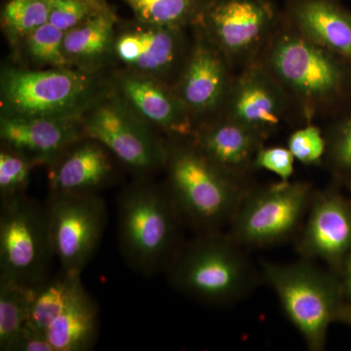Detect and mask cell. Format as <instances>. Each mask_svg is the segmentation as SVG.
Instances as JSON below:
<instances>
[{
  "label": "cell",
  "instance_id": "6da1fadb",
  "mask_svg": "<svg viewBox=\"0 0 351 351\" xmlns=\"http://www.w3.org/2000/svg\"><path fill=\"white\" fill-rule=\"evenodd\" d=\"M165 186L182 221L197 233L230 225L247 191L241 178L210 161L189 138H168Z\"/></svg>",
  "mask_w": 351,
  "mask_h": 351
},
{
  "label": "cell",
  "instance_id": "7a4b0ae2",
  "mask_svg": "<svg viewBox=\"0 0 351 351\" xmlns=\"http://www.w3.org/2000/svg\"><path fill=\"white\" fill-rule=\"evenodd\" d=\"M181 215L165 184L137 178L117 198L120 252L134 271L151 276L166 269L180 245Z\"/></svg>",
  "mask_w": 351,
  "mask_h": 351
},
{
  "label": "cell",
  "instance_id": "3957f363",
  "mask_svg": "<svg viewBox=\"0 0 351 351\" xmlns=\"http://www.w3.org/2000/svg\"><path fill=\"white\" fill-rule=\"evenodd\" d=\"M277 25L258 61L311 123L345 91L343 58L307 40L291 25Z\"/></svg>",
  "mask_w": 351,
  "mask_h": 351
},
{
  "label": "cell",
  "instance_id": "277c9868",
  "mask_svg": "<svg viewBox=\"0 0 351 351\" xmlns=\"http://www.w3.org/2000/svg\"><path fill=\"white\" fill-rule=\"evenodd\" d=\"M243 247L221 232L198 233L181 245L166 267L170 285L209 306L241 300L258 283V274Z\"/></svg>",
  "mask_w": 351,
  "mask_h": 351
},
{
  "label": "cell",
  "instance_id": "5b68a950",
  "mask_svg": "<svg viewBox=\"0 0 351 351\" xmlns=\"http://www.w3.org/2000/svg\"><path fill=\"white\" fill-rule=\"evenodd\" d=\"M105 93L98 71L11 66L0 76L1 117L78 119Z\"/></svg>",
  "mask_w": 351,
  "mask_h": 351
},
{
  "label": "cell",
  "instance_id": "8992f818",
  "mask_svg": "<svg viewBox=\"0 0 351 351\" xmlns=\"http://www.w3.org/2000/svg\"><path fill=\"white\" fill-rule=\"evenodd\" d=\"M261 265L263 278L307 348L322 350L328 329L343 304L339 284L308 258L286 265L262 261Z\"/></svg>",
  "mask_w": 351,
  "mask_h": 351
},
{
  "label": "cell",
  "instance_id": "52a82bcc",
  "mask_svg": "<svg viewBox=\"0 0 351 351\" xmlns=\"http://www.w3.org/2000/svg\"><path fill=\"white\" fill-rule=\"evenodd\" d=\"M82 124L87 138L103 145L138 178L165 167L168 140L138 119L112 91L95 101L83 115Z\"/></svg>",
  "mask_w": 351,
  "mask_h": 351
},
{
  "label": "cell",
  "instance_id": "ba28073f",
  "mask_svg": "<svg viewBox=\"0 0 351 351\" xmlns=\"http://www.w3.org/2000/svg\"><path fill=\"white\" fill-rule=\"evenodd\" d=\"M0 201V278L43 282L55 258L45 207L27 195Z\"/></svg>",
  "mask_w": 351,
  "mask_h": 351
},
{
  "label": "cell",
  "instance_id": "9c48e42d",
  "mask_svg": "<svg viewBox=\"0 0 351 351\" xmlns=\"http://www.w3.org/2000/svg\"><path fill=\"white\" fill-rule=\"evenodd\" d=\"M313 197L306 182L280 181L249 189L228 225V234L245 248L284 241L299 228Z\"/></svg>",
  "mask_w": 351,
  "mask_h": 351
},
{
  "label": "cell",
  "instance_id": "30bf717a",
  "mask_svg": "<svg viewBox=\"0 0 351 351\" xmlns=\"http://www.w3.org/2000/svg\"><path fill=\"white\" fill-rule=\"evenodd\" d=\"M45 209L54 257L64 271L82 274L107 228L106 200L101 195H50Z\"/></svg>",
  "mask_w": 351,
  "mask_h": 351
},
{
  "label": "cell",
  "instance_id": "8fae6325",
  "mask_svg": "<svg viewBox=\"0 0 351 351\" xmlns=\"http://www.w3.org/2000/svg\"><path fill=\"white\" fill-rule=\"evenodd\" d=\"M232 66L258 58L277 25L269 0H211L199 24ZM242 68V69H243Z\"/></svg>",
  "mask_w": 351,
  "mask_h": 351
},
{
  "label": "cell",
  "instance_id": "7c38bea8",
  "mask_svg": "<svg viewBox=\"0 0 351 351\" xmlns=\"http://www.w3.org/2000/svg\"><path fill=\"white\" fill-rule=\"evenodd\" d=\"M184 29L136 19L119 22L112 57L121 64V71L151 76L174 87L193 43H189Z\"/></svg>",
  "mask_w": 351,
  "mask_h": 351
},
{
  "label": "cell",
  "instance_id": "4fadbf2b",
  "mask_svg": "<svg viewBox=\"0 0 351 351\" xmlns=\"http://www.w3.org/2000/svg\"><path fill=\"white\" fill-rule=\"evenodd\" d=\"M193 34L174 89L198 126L223 110L234 75L232 64L199 25L193 27Z\"/></svg>",
  "mask_w": 351,
  "mask_h": 351
},
{
  "label": "cell",
  "instance_id": "5bb4252c",
  "mask_svg": "<svg viewBox=\"0 0 351 351\" xmlns=\"http://www.w3.org/2000/svg\"><path fill=\"white\" fill-rule=\"evenodd\" d=\"M292 106L283 88L256 60L234 76L221 115L267 140L285 123Z\"/></svg>",
  "mask_w": 351,
  "mask_h": 351
},
{
  "label": "cell",
  "instance_id": "9a60e30c",
  "mask_svg": "<svg viewBox=\"0 0 351 351\" xmlns=\"http://www.w3.org/2000/svg\"><path fill=\"white\" fill-rule=\"evenodd\" d=\"M110 91L138 119L168 138H189L195 134V120L168 83L121 71Z\"/></svg>",
  "mask_w": 351,
  "mask_h": 351
},
{
  "label": "cell",
  "instance_id": "2e32d148",
  "mask_svg": "<svg viewBox=\"0 0 351 351\" xmlns=\"http://www.w3.org/2000/svg\"><path fill=\"white\" fill-rule=\"evenodd\" d=\"M114 160L93 138L77 141L47 166L50 195H100L115 181Z\"/></svg>",
  "mask_w": 351,
  "mask_h": 351
},
{
  "label": "cell",
  "instance_id": "e0dca14e",
  "mask_svg": "<svg viewBox=\"0 0 351 351\" xmlns=\"http://www.w3.org/2000/svg\"><path fill=\"white\" fill-rule=\"evenodd\" d=\"M304 258L336 265L351 253V208L332 193L313 195L298 243Z\"/></svg>",
  "mask_w": 351,
  "mask_h": 351
},
{
  "label": "cell",
  "instance_id": "ac0fdd59",
  "mask_svg": "<svg viewBox=\"0 0 351 351\" xmlns=\"http://www.w3.org/2000/svg\"><path fill=\"white\" fill-rule=\"evenodd\" d=\"M86 137L78 119H0L2 147L47 167L77 141Z\"/></svg>",
  "mask_w": 351,
  "mask_h": 351
},
{
  "label": "cell",
  "instance_id": "d6986e66",
  "mask_svg": "<svg viewBox=\"0 0 351 351\" xmlns=\"http://www.w3.org/2000/svg\"><path fill=\"white\" fill-rule=\"evenodd\" d=\"M191 140L210 161L242 178L254 169L256 156L265 138L221 114L198 125Z\"/></svg>",
  "mask_w": 351,
  "mask_h": 351
},
{
  "label": "cell",
  "instance_id": "ffe728a7",
  "mask_svg": "<svg viewBox=\"0 0 351 351\" xmlns=\"http://www.w3.org/2000/svg\"><path fill=\"white\" fill-rule=\"evenodd\" d=\"M289 24L307 40L351 63V12L335 0H293Z\"/></svg>",
  "mask_w": 351,
  "mask_h": 351
},
{
  "label": "cell",
  "instance_id": "44dd1931",
  "mask_svg": "<svg viewBox=\"0 0 351 351\" xmlns=\"http://www.w3.org/2000/svg\"><path fill=\"white\" fill-rule=\"evenodd\" d=\"M119 20L112 6L64 32V52L71 68L98 71L108 57Z\"/></svg>",
  "mask_w": 351,
  "mask_h": 351
},
{
  "label": "cell",
  "instance_id": "7402d4cb",
  "mask_svg": "<svg viewBox=\"0 0 351 351\" xmlns=\"http://www.w3.org/2000/svg\"><path fill=\"white\" fill-rule=\"evenodd\" d=\"M99 328L98 304L84 288L50 325L46 336L54 351H87L96 343Z\"/></svg>",
  "mask_w": 351,
  "mask_h": 351
},
{
  "label": "cell",
  "instance_id": "603a6c76",
  "mask_svg": "<svg viewBox=\"0 0 351 351\" xmlns=\"http://www.w3.org/2000/svg\"><path fill=\"white\" fill-rule=\"evenodd\" d=\"M84 288L82 274L64 270L60 276L47 277L36 284L27 325L46 334L50 325Z\"/></svg>",
  "mask_w": 351,
  "mask_h": 351
},
{
  "label": "cell",
  "instance_id": "cb8c5ba5",
  "mask_svg": "<svg viewBox=\"0 0 351 351\" xmlns=\"http://www.w3.org/2000/svg\"><path fill=\"white\" fill-rule=\"evenodd\" d=\"M134 18L147 24L186 29L199 24L211 0H122Z\"/></svg>",
  "mask_w": 351,
  "mask_h": 351
},
{
  "label": "cell",
  "instance_id": "d4e9b609",
  "mask_svg": "<svg viewBox=\"0 0 351 351\" xmlns=\"http://www.w3.org/2000/svg\"><path fill=\"white\" fill-rule=\"evenodd\" d=\"M34 287L0 278V350L10 351L27 325Z\"/></svg>",
  "mask_w": 351,
  "mask_h": 351
},
{
  "label": "cell",
  "instance_id": "484cf974",
  "mask_svg": "<svg viewBox=\"0 0 351 351\" xmlns=\"http://www.w3.org/2000/svg\"><path fill=\"white\" fill-rule=\"evenodd\" d=\"M64 32L47 23L25 36L15 47L29 69L71 68L64 52Z\"/></svg>",
  "mask_w": 351,
  "mask_h": 351
},
{
  "label": "cell",
  "instance_id": "4316f807",
  "mask_svg": "<svg viewBox=\"0 0 351 351\" xmlns=\"http://www.w3.org/2000/svg\"><path fill=\"white\" fill-rule=\"evenodd\" d=\"M53 0H7L1 9V27L13 47L49 23Z\"/></svg>",
  "mask_w": 351,
  "mask_h": 351
},
{
  "label": "cell",
  "instance_id": "83f0119b",
  "mask_svg": "<svg viewBox=\"0 0 351 351\" xmlns=\"http://www.w3.org/2000/svg\"><path fill=\"white\" fill-rule=\"evenodd\" d=\"M39 164L13 151L1 147L0 151V200L25 195L31 182L32 170Z\"/></svg>",
  "mask_w": 351,
  "mask_h": 351
},
{
  "label": "cell",
  "instance_id": "f1b7e54d",
  "mask_svg": "<svg viewBox=\"0 0 351 351\" xmlns=\"http://www.w3.org/2000/svg\"><path fill=\"white\" fill-rule=\"evenodd\" d=\"M107 0H53L49 23L66 32L107 10Z\"/></svg>",
  "mask_w": 351,
  "mask_h": 351
},
{
  "label": "cell",
  "instance_id": "f546056e",
  "mask_svg": "<svg viewBox=\"0 0 351 351\" xmlns=\"http://www.w3.org/2000/svg\"><path fill=\"white\" fill-rule=\"evenodd\" d=\"M287 147L295 160L304 165H314L319 163L326 154L327 140L317 126L307 123L291 134Z\"/></svg>",
  "mask_w": 351,
  "mask_h": 351
},
{
  "label": "cell",
  "instance_id": "4dcf8cb0",
  "mask_svg": "<svg viewBox=\"0 0 351 351\" xmlns=\"http://www.w3.org/2000/svg\"><path fill=\"white\" fill-rule=\"evenodd\" d=\"M295 157L288 147L263 145L254 161V169H263L274 173L280 181H290L294 174Z\"/></svg>",
  "mask_w": 351,
  "mask_h": 351
},
{
  "label": "cell",
  "instance_id": "1f68e13d",
  "mask_svg": "<svg viewBox=\"0 0 351 351\" xmlns=\"http://www.w3.org/2000/svg\"><path fill=\"white\" fill-rule=\"evenodd\" d=\"M332 162L339 170L351 173V117L339 124L327 142Z\"/></svg>",
  "mask_w": 351,
  "mask_h": 351
},
{
  "label": "cell",
  "instance_id": "d6a6232c",
  "mask_svg": "<svg viewBox=\"0 0 351 351\" xmlns=\"http://www.w3.org/2000/svg\"><path fill=\"white\" fill-rule=\"evenodd\" d=\"M10 351H54L44 332L25 325Z\"/></svg>",
  "mask_w": 351,
  "mask_h": 351
},
{
  "label": "cell",
  "instance_id": "836d02e7",
  "mask_svg": "<svg viewBox=\"0 0 351 351\" xmlns=\"http://www.w3.org/2000/svg\"><path fill=\"white\" fill-rule=\"evenodd\" d=\"M343 292L351 300V253L345 260V282Z\"/></svg>",
  "mask_w": 351,
  "mask_h": 351
},
{
  "label": "cell",
  "instance_id": "e575fe53",
  "mask_svg": "<svg viewBox=\"0 0 351 351\" xmlns=\"http://www.w3.org/2000/svg\"><path fill=\"white\" fill-rule=\"evenodd\" d=\"M337 319L343 321V322H345L346 324L350 325V326H351V304H341Z\"/></svg>",
  "mask_w": 351,
  "mask_h": 351
}]
</instances>
